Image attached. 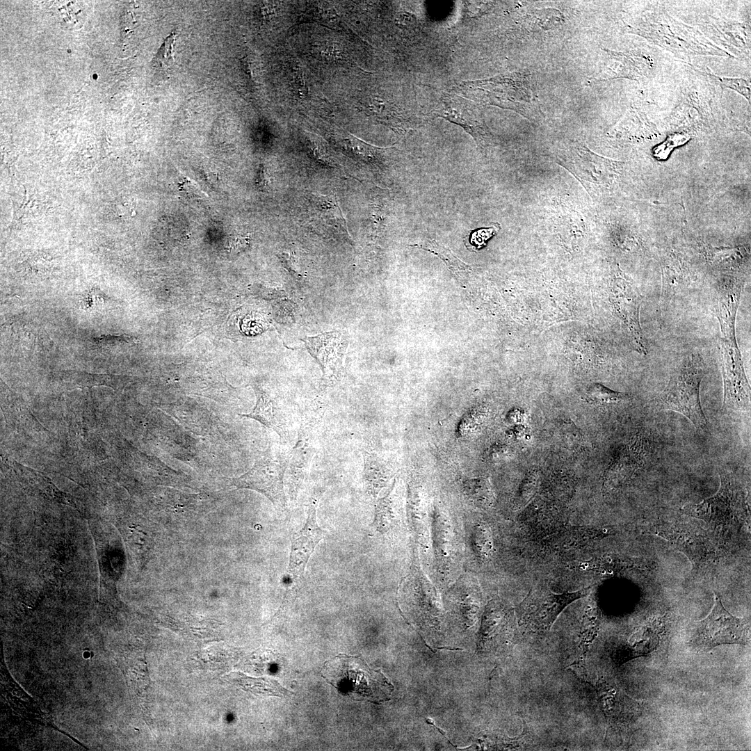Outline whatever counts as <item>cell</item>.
<instances>
[{
  "label": "cell",
  "mask_w": 751,
  "mask_h": 751,
  "mask_svg": "<svg viewBox=\"0 0 751 751\" xmlns=\"http://www.w3.org/2000/svg\"><path fill=\"white\" fill-rule=\"evenodd\" d=\"M326 681L355 700L380 703L389 699L393 686L379 670H372L360 656L339 654L321 669Z\"/></svg>",
  "instance_id": "cell-1"
},
{
  "label": "cell",
  "mask_w": 751,
  "mask_h": 751,
  "mask_svg": "<svg viewBox=\"0 0 751 751\" xmlns=\"http://www.w3.org/2000/svg\"><path fill=\"white\" fill-rule=\"evenodd\" d=\"M705 375V365L698 353L685 357L672 373L670 380L654 401L661 410L679 412L697 428L707 430V421L702 411L700 389Z\"/></svg>",
  "instance_id": "cell-2"
},
{
  "label": "cell",
  "mask_w": 751,
  "mask_h": 751,
  "mask_svg": "<svg viewBox=\"0 0 751 751\" xmlns=\"http://www.w3.org/2000/svg\"><path fill=\"white\" fill-rule=\"evenodd\" d=\"M530 81V76L524 72H512L463 81L458 88L474 101L526 114L533 102Z\"/></svg>",
  "instance_id": "cell-3"
},
{
  "label": "cell",
  "mask_w": 751,
  "mask_h": 751,
  "mask_svg": "<svg viewBox=\"0 0 751 751\" xmlns=\"http://www.w3.org/2000/svg\"><path fill=\"white\" fill-rule=\"evenodd\" d=\"M325 410L326 402L322 396L315 398L302 415L297 442L289 452L287 467L288 487L292 500L296 499L321 445Z\"/></svg>",
  "instance_id": "cell-4"
},
{
  "label": "cell",
  "mask_w": 751,
  "mask_h": 751,
  "mask_svg": "<svg viewBox=\"0 0 751 751\" xmlns=\"http://www.w3.org/2000/svg\"><path fill=\"white\" fill-rule=\"evenodd\" d=\"M586 589L555 594L547 587L538 586L517 608L518 623L523 631L541 635L548 632L558 615L572 601L586 595Z\"/></svg>",
  "instance_id": "cell-5"
},
{
  "label": "cell",
  "mask_w": 751,
  "mask_h": 751,
  "mask_svg": "<svg viewBox=\"0 0 751 751\" xmlns=\"http://www.w3.org/2000/svg\"><path fill=\"white\" fill-rule=\"evenodd\" d=\"M289 460V452L270 449L256 461L245 474L228 478L236 489L255 490L266 496L278 509L286 510L283 479Z\"/></svg>",
  "instance_id": "cell-6"
},
{
  "label": "cell",
  "mask_w": 751,
  "mask_h": 751,
  "mask_svg": "<svg viewBox=\"0 0 751 751\" xmlns=\"http://www.w3.org/2000/svg\"><path fill=\"white\" fill-rule=\"evenodd\" d=\"M713 607L709 615L697 624L694 643L704 650L722 644L748 645V621L729 613L723 606L721 599L714 594Z\"/></svg>",
  "instance_id": "cell-7"
},
{
  "label": "cell",
  "mask_w": 751,
  "mask_h": 751,
  "mask_svg": "<svg viewBox=\"0 0 751 751\" xmlns=\"http://www.w3.org/2000/svg\"><path fill=\"white\" fill-rule=\"evenodd\" d=\"M434 116L461 127L475 140L481 151L490 145L492 136L487 127L481 108L471 99L445 93L434 110Z\"/></svg>",
  "instance_id": "cell-8"
},
{
  "label": "cell",
  "mask_w": 751,
  "mask_h": 751,
  "mask_svg": "<svg viewBox=\"0 0 751 751\" xmlns=\"http://www.w3.org/2000/svg\"><path fill=\"white\" fill-rule=\"evenodd\" d=\"M321 492L312 494L309 499L307 518L301 530L291 536V548L287 571L289 585L296 584L303 579L307 563L318 542L327 532L317 523L316 509Z\"/></svg>",
  "instance_id": "cell-9"
},
{
  "label": "cell",
  "mask_w": 751,
  "mask_h": 751,
  "mask_svg": "<svg viewBox=\"0 0 751 751\" xmlns=\"http://www.w3.org/2000/svg\"><path fill=\"white\" fill-rule=\"evenodd\" d=\"M720 487L712 497L685 507L686 512L703 519L722 521L745 509V494L733 474H720Z\"/></svg>",
  "instance_id": "cell-10"
},
{
  "label": "cell",
  "mask_w": 751,
  "mask_h": 751,
  "mask_svg": "<svg viewBox=\"0 0 751 751\" xmlns=\"http://www.w3.org/2000/svg\"><path fill=\"white\" fill-rule=\"evenodd\" d=\"M304 341L309 354L321 366L325 383L332 384L337 381L343 370L348 346L345 334L332 331L306 337Z\"/></svg>",
  "instance_id": "cell-11"
},
{
  "label": "cell",
  "mask_w": 751,
  "mask_h": 751,
  "mask_svg": "<svg viewBox=\"0 0 751 751\" xmlns=\"http://www.w3.org/2000/svg\"><path fill=\"white\" fill-rule=\"evenodd\" d=\"M253 389L257 398L256 405L250 413L241 416L258 421L282 438H286L289 426L286 406L277 396L261 385L254 384Z\"/></svg>",
  "instance_id": "cell-12"
},
{
  "label": "cell",
  "mask_w": 751,
  "mask_h": 751,
  "mask_svg": "<svg viewBox=\"0 0 751 751\" xmlns=\"http://www.w3.org/2000/svg\"><path fill=\"white\" fill-rule=\"evenodd\" d=\"M617 299L637 350L647 353L645 338L639 321L640 297L636 290L627 281L618 282Z\"/></svg>",
  "instance_id": "cell-13"
},
{
  "label": "cell",
  "mask_w": 751,
  "mask_h": 751,
  "mask_svg": "<svg viewBox=\"0 0 751 751\" xmlns=\"http://www.w3.org/2000/svg\"><path fill=\"white\" fill-rule=\"evenodd\" d=\"M647 442L641 435H636L624 446L613 462L610 473L613 477L629 478L642 469L647 461Z\"/></svg>",
  "instance_id": "cell-14"
},
{
  "label": "cell",
  "mask_w": 751,
  "mask_h": 751,
  "mask_svg": "<svg viewBox=\"0 0 751 751\" xmlns=\"http://www.w3.org/2000/svg\"><path fill=\"white\" fill-rule=\"evenodd\" d=\"M363 479L366 490L373 495L386 487L395 475V468L387 459L378 453L364 450Z\"/></svg>",
  "instance_id": "cell-15"
},
{
  "label": "cell",
  "mask_w": 751,
  "mask_h": 751,
  "mask_svg": "<svg viewBox=\"0 0 751 751\" xmlns=\"http://www.w3.org/2000/svg\"><path fill=\"white\" fill-rule=\"evenodd\" d=\"M507 624L508 614L503 608L496 603H490L483 618L480 641L483 648L497 647L496 636L502 634Z\"/></svg>",
  "instance_id": "cell-16"
},
{
  "label": "cell",
  "mask_w": 751,
  "mask_h": 751,
  "mask_svg": "<svg viewBox=\"0 0 751 751\" xmlns=\"http://www.w3.org/2000/svg\"><path fill=\"white\" fill-rule=\"evenodd\" d=\"M344 142L348 151L357 159L369 164L383 163L386 154L391 148L371 145L351 134L345 138Z\"/></svg>",
  "instance_id": "cell-17"
},
{
  "label": "cell",
  "mask_w": 751,
  "mask_h": 751,
  "mask_svg": "<svg viewBox=\"0 0 751 751\" xmlns=\"http://www.w3.org/2000/svg\"><path fill=\"white\" fill-rule=\"evenodd\" d=\"M462 487L468 499L478 506L488 507L494 501V493L487 478L467 479L463 481Z\"/></svg>",
  "instance_id": "cell-18"
},
{
  "label": "cell",
  "mask_w": 751,
  "mask_h": 751,
  "mask_svg": "<svg viewBox=\"0 0 751 751\" xmlns=\"http://www.w3.org/2000/svg\"><path fill=\"white\" fill-rule=\"evenodd\" d=\"M313 200L317 210L323 218L332 221L336 227H340L348 233L346 221L335 195H314Z\"/></svg>",
  "instance_id": "cell-19"
},
{
  "label": "cell",
  "mask_w": 751,
  "mask_h": 751,
  "mask_svg": "<svg viewBox=\"0 0 751 751\" xmlns=\"http://www.w3.org/2000/svg\"><path fill=\"white\" fill-rule=\"evenodd\" d=\"M396 507L397 495L394 481L388 493L378 501L376 506L375 523L379 531L388 527L393 522Z\"/></svg>",
  "instance_id": "cell-20"
},
{
  "label": "cell",
  "mask_w": 751,
  "mask_h": 751,
  "mask_svg": "<svg viewBox=\"0 0 751 751\" xmlns=\"http://www.w3.org/2000/svg\"><path fill=\"white\" fill-rule=\"evenodd\" d=\"M629 394L613 391L599 383L591 385L587 391V399L598 405L617 404L630 401Z\"/></svg>",
  "instance_id": "cell-21"
},
{
  "label": "cell",
  "mask_w": 751,
  "mask_h": 751,
  "mask_svg": "<svg viewBox=\"0 0 751 751\" xmlns=\"http://www.w3.org/2000/svg\"><path fill=\"white\" fill-rule=\"evenodd\" d=\"M239 683L244 688H248L250 691H257V688H259L258 691L261 692V693L283 697L289 695L291 693L282 687L275 681L241 677Z\"/></svg>",
  "instance_id": "cell-22"
},
{
  "label": "cell",
  "mask_w": 751,
  "mask_h": 751,
  "mask_svg": "<svg viewBox=\"0 0 751 751\" xmlns=\"http://www.w3.org/2000/svg\"><path fill=\"white\" fill-rule=\"evenodd\" d=\"M176 36L175 31L167 36L153 60L154 69L159 72H167L173 64L172 54Z\"/></svg>",
  "instance_id": "cell-23"
},
{
  "label": "cell",
  "mask_w": 751,
  "mask_h": 751,
  "mask_svg": "<svg viewBox=\"0 0 751 751\" xmlns=\"http://www.w3.org/2000/svg\"><path fill=\"white\" fill-rule=\"evenodd\" d=\"M241 318L240 329L247 336H255L266 330L267 321L260 313L248 312Z\"/></svg>",
  "instance_id": "cell-24"
},
{
  "label": "cell",
  "mask_w": 751,
  "mask_h": 751,
  "mask_svg": "<svg viewBox=\"0 0 751 751\" xmlns=\"http://www.w3.org/2000/svg\"><path fill=\"white\" fill-rule=\"evenodd\" d=\"M709 75L713 80L719 83L722 88L736 90L750 102L751 92L749 81L741 78L719 76L711 74H709Z\"/></svg>",
  "instance_id": "cell-25"
},
{
  "label": "cell",
  "mask_w": 751,
  "mask_h": 751,
  "mask_svg": "<svg viewBox=\"0 0 751 751\" xmlns=\"http://www.w3.org/2000/svg\"><path fill=\"white\" fill-rule=\"evenodd\" d=\"M499 225H494L487 228H480L473 231L469 239V243L477 249H480L486 245L487 241L499 231Z\"/></svg>",
  "instance_id": "cell-26"
},
{
  "label": "cell",
  "mask_w": 751,
  "mask_h": 751,
  "mask_svg": "<svg viewBox=\"0 0 751 751\" xmlns=\"http://www.w3.org/2000/svg\"><path fill=\"white\" fill-rule=\"evenodd\" d=\"M478 412L477 408H474L468 411L462 417L458 426V432L460 436L463 437L469 435L476 429V426L479 421L478 417L481 414Z\"/></svg>",
  "instance_id": "cell-27"
},
{
  "label": "cell",
  "mask_w": 751,
  "mask_h": 751,
  "mask_svg": "<svg viewBox=\"0 0 751 751\" xmlns=\"http://www.w3.org/2000/svg\"><path fill=\"white\" fill-rule=\"evenodd\" d=\"M474 540L477 549L483 554H487L491 548L488 532L484 528H478Z\"/></svg>",
  "instance_id": "cell-28"
},
{
  "label": "cell",
  "mask_w": 751,
  "mask_h": 751,
  "mask_svg": "<svg viewBox=\"0 0 751 751\" xmlns=\"http://www.w3.org/2000/svg\"><path fill=\"white\" fill-rule=\"evenodd\" d=\"M83 306L86 309L87 307H97V304L104 303V298L99 293H95L94 291H91L83 298Z\"/></svg>",
  "instance_id": "cell-29"
},
{
  "label": "cell",
  "mask_w": 751,
  "mask_h": 751,
  "mask_svg": "<svg viewBox=\"0 0 751 751\" xmlns=\"http://www.w3.org/2000/svg\"><path fill=\"white\" fill-rule=\"evenodd\" d=\"M248 243V236H235L231 238L229 244L231 248L235 250H243Z\"/></svg>",
  "instance_id": "cell-30"
},
{
  "label": "cell",
  "mask_w": 751,
  "mask_h": 751,
  "mask_svg": "<svg viewBox=\"0 0 751 751\" xmlns=\"http://www.w3.org/2000/svg\"><path fill=\"white\" fill-rule=\"evenodd\" d=\"M267 172L264 168H260L258 171L257 178V185L260 190L264 191L268 184V177Z\"/></svg>",
  "instance_id": "cell-31"
}]
</instances>
